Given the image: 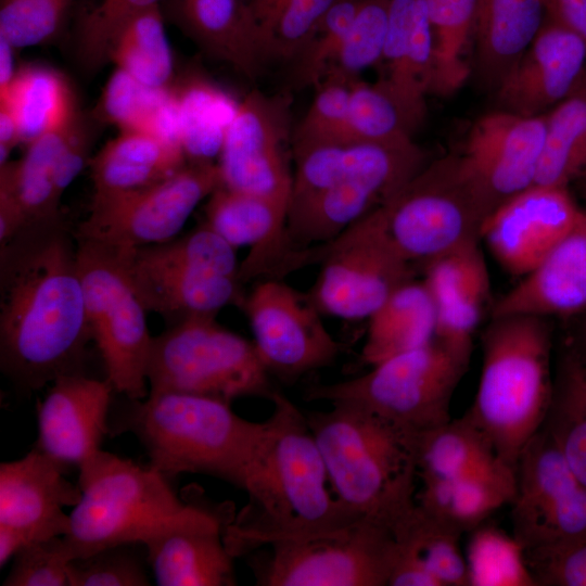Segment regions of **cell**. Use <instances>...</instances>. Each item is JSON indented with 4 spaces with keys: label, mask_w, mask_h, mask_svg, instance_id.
I'll return each instance as SVG.
<instances>
[{
    "label": "cell",
    "mask_w": 586,
    "mask_h": 586,
    "mask_svg": "<svg viewBox=\"0 0 586 586\" xmlns=\"http://www.w3.org/2000/svg\"><path fill=\"white\" fill-rule=\"evenodd\" d=\"M37 448L0 464V548L9 555L29 543L63 536L69 527L65 507L80 499L79 485Z\"/></svg>",
    "instance_id": "20"
},
{
    "label": "cell",
    "mask_w": 586,
    "mask_h": 586,
    "mask_svg": "<svg viewBox=\"0 0 586 586\" xmlns=\"http://www.w3.org/2000/svg\"><path fill=\"white\" fill-rule=\"evenodd\" d=\"M74 0H0V38L14 49L46 43L64 28Z\"/></svg>",
    "instance_id": "48"
},
{
    "label": "cell",
    "mask_w": 586,
    "mask_h": 586,
    "mask_svg": "<svg viewBox=\"0 0 586 586\" xmlns=\"http://www.w3.org/2000/svg\"><path fill=\"white\" fill-rule=\"evenodd\" d=\"M0 101L12 106L20 126L21 143L26 145L60 125L75 110L64 77L41 65L18 69L8 94Z\"/></svg>",
    "instance_id": "39"
},
{
    "label": "cell",
    "mask_w": 586,
    "mask_h": 586,
    "mask_svg": "<svg viewBox=\"0 0 586 586\" xmlns=\"http://www.w3.org/2000/svg\"><path fill=\"white\" fill-rule=\"evenodd\" d=\"M222 186L218 163L190 162L163 181L113 202L90 206L75 233L116 250L176 238L199 203Z\"/></svg>",
    "instance_id": "15"
},
{
    "label": "cell",
    "mask_w": 586,
    "mask_h": 586,
    "mask_svg": "<svg viewBox=\"0 0 586 586\" xmlns=\"http://www.w3.org/2000/svg\"><path fill=\"white\" fill-rule=\"evenodd\" d=\"M135 544L106 547L68 561L69 586H148L146 556Z\"/></svg>",
    "instance_id": "49"
},
{
    "label": "cell",
    "mask_w": 586,
    "mask_h": 586,
    "mask_svg": "<svg viewBox=\"0 0 586 586\" xmlns=\"http://www.w3.org/2000/svg\"><path fill=\"white\" fill-rule=\"evenodd\" d=\"M305 416L339 502L392 531L416 504V434L348 403Z\"/></svg>",
    "instance_id": "4"
},
{
    "label": "cell",
    "mask_w": 586,
    "mask_h": 586,
    "mask_svg": "<svg viewBox=\"0 0 586 586\" xmlns=\"http://www.w3.org/2000/svg\"><path fill=\"white\" fill-rule=\"evenodd\" d=\"M398 552L416 559L440 586H469L462 533L435 520L417 504L392 530Z\"/></svg>",
    "instance_id": "38"
},
{
    "label": "cell",
    "mask_w": 586,
    "mask_h": 586,
    "mask_svg": "<svg viewBox=\"0 0 586 586\" xmlns=\"http://www.w3.org/2000/svg\"><path fill=\"white\" fill-rule=\"evenodd\" d=\"M90 140L88 126L77 112L55 170V191L60 200L85 165L89 163Z\"/></svg>",
    "instance_id": "55"
},
{
    "label": "cell",
    "mask_w": 586,
    "mask_h": 586,
    "mask_svg": "<svg viewBox=\"0 0 586 586\" xmlns=\"http://www.w3.org/2000/svg\"><path fill=\"white\" fill-rule=\"evenodd\" d=\"M290 100L253 90L237 105L219 152L222 186L290 202Z\"/></svg>",
    "instance_id": "17"
},
{
    "label": "cell",
    "mask_w": 586,
    "mask_h": 586,
    "mask_svg": "<svg viewBox=\"0 0 586 586\" xmlns=\"http://www.w3.org/2000/svg\"><path fill=\"white\" fill-rule=\"evenodd\" d=\"M78 472L81 496L62 536L69 560L106 547L142 544L187 505L169 476L151 464L140 466L101 450Z\"/></svg>",
    "instance_id": "6"
},
{
    "label": "cell",
    "mask_w": 586,
    "mask_h": 586,
    "mask_svg": "<svg viewBox=\"0 0 586 586\" xmlns=\"http://www.w3.org/2000/svg\"><path fill=\"white\" fill-rule=\"evenodd\" d=\"M253 344L270 377L293 383L333 364L344 351L307 293L280 278H264L245 295Z\"/></svg>",
    "instance_id": "16"
},
{
    "label": "cell",
    "mask_w": 586,
    "mask_h": 586,
    "mask_svg": "<svg viewBox=\"0 0 586 586\" xmlns=\"http://www.w3.org/2000/svg\"><path fill=\"white\" fill-rule=\"evenodd\" d=\"M21 143L16 115L7 101H0V166L8 163L13 148Z\"/></svg>",
    "instance_id": "57"
},
{
    "label": "cell",
    "mask_w": 586,
    "mask_h": 586,
    "mask_svg": "<svg viewBox=\"0 0 586 586\" xmlns=\"http://www.w3.org/2000/svg\"><path fill=\"white\" fill-rule=\"evenodd\" d=\"M390 1H359L341 53L331 69L355 78L360 72L381 61L387 33Z\"/></svg>",
    "instance_id": "50"
},
{
    "label": "cell",
    "mask_w": 586,
    "mask_h": 586,
    "mask_svg": "<svg viewBox=\"0 0 586 586\" xmlns=\"http://www.w3.org/2000/svg\"><path fill=\"white\" fill-rule=\"evenodd\" d=\"M586 313V209L575 227L495 304L492 317L545 319Z\"/></svg>",
    "instance_id": "26"
},
{
    "label": "cell",
    "mask_w": 586,
    "mask_h": 586,
    "mask_svg": "<svg viewBox=\"0 0 586 586\" xmlns=\"http://www.w3.org/2000/svg\"><path fill=\"white\" fill-rule=\"evenodd\" d=\"M77 111L29 144L22 158L0 166V187L18 203L27 225L59 217L55 170Z\"/></svg>",
    "instance_id": "31"
},
{
    "label": "cell",
    "mask_w": 586,
    "mask_h": 586,
    "mask_svg": "<svg viewBox=\"0 0 586 586\" xmlns=\"http://www.w3.org/2000/svg\"><path fill=\"white\" fill-rule=\"evenodd\" d=\"M434 41L431 93L450 95L471 73L468 50L473 41L476 0H424Z\"/></svg>",
    "instance_id": "37"
},
{
    "label": "cell",
    "mask_w": 586,
    "mask_h": 586,
    "mask_svg": "<svg viewBox=\"0 0 586 586\" xmlns=\"http://www.w3.org/2000/svg\"><path fill=\"white\" fill-rule=\"evenodd\" d=\"M413 142L346 144L340 179L289 204L286 234L293 251L327 243L397 194L425 165Z\"/></svg>",
    "instance_id": "12"
},
{
    "label": "cell",
    "mask_w": 586,
    "mask_h": 586,
    "mask_svg": "<svg viewBox=\"0 0 586 586\" xmlns=\"http://www.w3.org/2000/svg\"><path fill=\"white\" fill-rule=\"evenodd\" d=\"M369 216L386 242L413 267L481 240L486 217L461 179L455 155L424 165Z\"/></svg>",
    "instance_id": "11"
},
{
    "label": "cell",
    "mask_w": 586,
    "mask_h": 586,
    "mask_svg": "<svg viewBox=\"0 0 586 586\" xmlns=\"http://www.w3.org/2000/svg\"><path fill=\"white\" fill-rule=\"evenodd\" d=\"M360 0H334L294 61L297 88L316 86L335 65Z\"/></svg>",
    "instance_id": "47"
},
{
    "label": "cell",
    "mask_w": 586,
    "mask_h": 586,
    "mask_svg": "<svg viewBox=\"0 0 586 586\" xmlns=\"http://www.w3.org/2000/svg\"><path fill=\"white\" fill-rule=\"evenodd\" d=\"M179 120L180 142L192 162L212 161L219 154L226 126L218 114L222 97L200 81L173 88Z\"/></svg>",
    "instance_id": "44"
},
{
    "label": "cell",
    "mask_w": 586,
    "mask_h": 586,
    "mask_svg": "<svg viewBox=\"0 0 586 586\" xmlns=\"http://www.w3.org/2000/svg\"><path fill=\"white\" fill-rule=\"evenodd\" d=\"M113 393L106 379L98 380L85 373L55 379L38 404L35 448L65 470L81 469L102 450V440L110 433Z\"/></svg>",
    "instance_id": "22"
},
{
    "label": "cell",
    "mask_w": 586,
    "mask_h": 586,
    "mask_svg": "<svg viewBox=\"0 0 586 586\" xmlns=\"http://www.w3.org/2000/svg\"><path fill=\"white\" fill-rule=\"evenodd\" d=\"M578 318L574 334L566 345L586 364V313Z\"/></svg>",
    "instance_id": "59"
},
{
    "label": "cell",
    "mask_w": 586,
    "mask_h": 586,
    "mask_svg": "<svg viewBox=\"0 0 586 586\" xmlns=\"http://www.w3.org/2000/svg\"><path fill=\"white\" fill-rule=\"evenodd\" d=\"M186 507L143 542L160 586H233V556L225 532L235 514L232 502L211 505L194 488Z\"/></svg>",
    "instance_id": "19"
},
{
    "label": "cell",
    "mask_w": 586,
    "mask_h": 586,
    "mask_svg": "<svg viewBox=\"0 0 586 586\" xmlns=\"http://www.w3.org/2000/svg\"><path fill=\"white\" fill-rule=\"evenodd\" d=\"M470 533L464 556L469 586H538L512 534L485 523Z\"/></svg>",
    "instance_id": "40"
},
{
    "label": "cell",
    "mask_w": 586,
    "mask_h": 586,
    "mask_svg": "<svg viewBox=\"0 0 586 586\" xmlns=\"http://www.w3.org/2000/svg\"><path fill=\"white\" fill-rule=\"evenodd\" d=\"M436 307L422 280L402 284L368 318L360 361L374 366L434 341Z\"/></svg>",
    "instance_id": "30"
},
{
    "label": "cell",
    "mask_w": 586,
    "mask_h": 586,
    "mask_svg": "<svg viewBox=\"0 0 586 586\" xmlns=\"http://www.w3.org/2000/svg\"><path fill=\"white\" fill-rule=\"evenodd\" d=\"M545 130V114L524 116L501 109L472 125L455 158L461 179L486 216L534 186Z\"/></svg>",
    "instance_id": "18"
},
{
    "label": "cell",
    "mask_w": 586,
    "mask_h": 586,
    "mask_svg": "<svg viewBox=\"0 0 586 586\" xmlns=\"http://www.w3.org/2000/svg\"><path fill=\"white\" fill-rule=\"evenodd\" d=\"M348 123L352 142L390 145L413 143V132L380 81L369 84L359 77L352 79Z\"/></svg>",
    "instance_id": "42"
},
{
    "label": "cell",
    "mask_w": 586,
    "mask_h": 586,
    "mask_svg": "<svg viewBox=\"0 0 586 586\" xmlns=\"http://www.w3.org/2000/svg\"><path fill=\"white\" fill-rule=\"evenodd\" d=\"M270 402L273 409L245 481L249 501L225 532L234 558L359 520L336 499L305 412L279 391Z\"/></svg>",
    "instance_id": "2"
},
{
    "label": "cell",
    "mask_w": 586,
    "mask_h": 586,
    "mask_svg": "<svg viewBox=\"0 0 586 586\" xmlns=\"http://www.w3.org/2000/svg\"><path fill=\"white\" fill-rule=\"evenodd\" d=\"M542 429L586 487V364L568 345L558 361Z\"/></svg>",
    "instance_id": "34"
},
{
    "label": "cell",
    "mask_w": 586,
    "mask_h": 586,
    "mask_svg": "<svg viewBox=\"0 0 586 586\" xmlns=\"http://www.w3.org/2000/svg\"><path fill=\"white\" fill-rule=\"evenodd\" d=\"M545 18L544 0H476L474 61L486 85L496 89L532 43Z\"/></svg>",
    "instance_id": "28"
},
{
    "label": "cell",
    "mask_w": 586,
    "mask_h": 586,
    "mask_svg": "<svg viewBox=\"0 0 586 586\" xmlns=\"http://www.w3.org/2000/svg\"><path fill=\"white\" fill-rule=\"evenodd\" d=\"M489 285L469 289L436 307L434 340L470 360L473 336L481 322Z\"/></svg>",
    "instance_id": "52"
},
{
    "label": "cell",
    "mask_w": 586,
    "mask_h": 586,
    "mask_svg": "<svg viewBox=\"0 0 586 586\" xmlns=\"http://www.w3.org/2000/svg\"><path fill=\"white\" fill-rule=\"evenodd\" d=\"M395 553L388 527L359 519L273 540L246 557L262 586H387Z\"/></svg>",
    "instance_id": "9"
},
{
    "label": "cell",
    "mask_w": 586,
    "mask_h": 586,
    "mask_svg": "<svg viewBox=\"0 0 586 586\" xmlns=\"http://www.w3.org/2000/svg\"><path fill=\"white\" fill-rule=\"evenodd\" d=\"M0 278L3 373L30 392L84 373L91 334L77 245L59 217L27 226L1 246Z\"/></svg>",
    "instance_id": "1"
},
{
    "label": "cell",
    "mask_w": 586,
    "mask_h": 586,
    "mask_svg": "<svg viewBox=\"0 0 586 586\" xmlns=\"http://www.w3.org/2000/svg\"><path fill=\"white\" fill-rule=\"evenodd\" d=\"M126 399L110 413V434H133L152 467L171 477L200 473L244 489L265 422L249 421L229 404L195 395Z\"/></svg>",
    "instance_id": "3"
},
{
    "label": "cell",
    "mask_w": 586,
    "mask_h": 586,
    "mask_svg": "<svg viewBox=\"0 0 586 586\" xmlns=\"http://www.w3.org/2000/svg\"><path fill=\"white\" fill-rule=\"evenodd\" d=\"M586 42L546 16L538 34L496 87L501 110L524 116L548 113L584 78Z\"/></svg>",
    "instance_id": "23"
},
{
    "label": "cell",
    "mask_w": 586,
    "mask_h": 586,
    "mask_svg": "<svg viewBox=\"0 0 586 586\" xmlns=\"http://www.w3.org/2000/svg\"><path fill=\"white\" fill-rule=\"evenodd\" d=\"M546 16L586 42V0H544Z\"/></svg>",
    "instance_id": "56"
},
{
    "label": "cell",
    "mask_w": 586,
    "mask_h": 586,
    "mask_svg": "<svg viewBox=\"0 0 586 586\" xmlns=\"http://www.w3.org/2000/svg\"><path fill=\"white\" fill-rule=\"evenodd\" d=\"M319 264L309 298L322 315L368 319L405 282L413 266L378 231L369 215L335 239L300 250L295 268Z\"/></svg>",
    "instance_id": "13"
},
{
    "label": "cell",
    "mask_w": 586,
    "mask_h": 586,
    "mask_svg": "<svg viewBox=\"0 0 586 586\" xmlns=\"http://www.w3.org/2000/svg\"><path fill=\"white\" fill-rule=\"evenodd\" d=\"M334 0H289L256 35L263 63L295 61Z\"/></svg>",
    "instance_id": "46"
},
{
    "label": "cell",
    "mask_w": 586,
    "mask_h": 586,
    "mask_svg": "<svg viewBox=\"0 0 586 586\" xmlns=\"http://www.w3.org/2000/svg\"><path fill=\"white\" fill-rule=\"evenodd\" d=\"M109 62L146 87H171L174 59L161 5L138 13L123 27L112 44Z\"/></svg>",
    "instance_id": "36"
},
{
    "label": "cell",
    "mask_w": 586,
    "mask_h": 586,
    "mask_svg": "<svg viewBox=\"0 0 586 586\" xmlns=\"http://www.w3.org/2000/svg\"><path fill=\"white\" fill-rule=\"evenodd\" d=\"M62 536L29 543L14 557L4 586H69Z\"/></svg>",
    "instance_id": "53"
},
{
    "label": "cell",
    "mask_w": 586,
    "mask_h": 586,
    "mask_svg": "<svg viewBox=\"0 0 586 586\" xmlns=\"http://www.w3.org/2000/svg\"><path fill=\"white\" fill-rule=\"evenodd\" d=\"M129 251L136 258L152 265L239 278L234 247L205 222L180 238Z\"/></svg>",
    "instance_id": "43"
},
{
    "label": "cell",
    "mask_w": 586,
    "mask_h": 586,
    "mask_svg": "<svg viewBox=\"0 0 586 586\" xmlns=\"http://www.w3.org/2000/svg\"><path fill=\"white\" fill-rule=\"evenodd\" d=\"M526 560L538 586H586V540Z\"/></svg>",
    "instance_id": "54"
},
{
    "label": "cell",
    "mask_w": 586,
    "mask_h": 586,
    "mask_svg": "<svg viewBox=\"0 0 586 586\" xmlns=\"http://www.w3.org/2000/svg\"><path fill=\"white\" fill-rule=\"evenodd\" d=\"M512 535L533 557L586 540V487L540 429L515 466Z\"/></svg>",
    "instance_id": "14"
},
{
    "label": "cell",
    "mask_w": 586,
    "mask_h": 586,
    "mask_svg": "<svg viewBox=\"0 0 586 586\" xmlns=\"http://www.w3.org/2000/svg\"><path fill=\"white\" fill-rule=\"evenodd\" d=\"M93 115L122 131L152 132L181 144L171 87H146L119 68L109 78Z\"/></svg>",
    "instance_id": "33"
},
{
    "label": "cell",
    "mask_w": 586,
    "mask_h": 586,
    "mask_svg": "<svg viewBox=\"0 0 586 586\" xmlns=\"http://www.w3.org/2000/svg\"><path fill=\"white\" fill-rule=\"evenodd\" d=\"M14 49L0 38V98L8 94L18 69H15Z\"/></svg>",
    "instance_id": "58"
},
{
    "label": "cell",
    "mask_w": 586,
    "mask_h": 586,
    "mask_svg": "<svg viewBox=\"0 0 586 586\" xmlns=\"http://www.w3.org/2000/svg\"><path fill=\"white\" fill-rule=\"evenodd\" d=\"M379 79L415 132L426 115L434 69V41L424 0H391Z\"/></svg>",
    "instance_id": "25"
},
{
    "label": "cell",
    "mask_w": 586,
    "mask_h": 586,
    "mask_svg": "<svg viewBox=\"0 0 586 586\" xmlns=\"http://www.w3.org/2000/svg\"><path fill=\"white\" fill-rule=\"evenodd\" d=\"M552 345L550 322L534 316L492 317L482 336L480 381L464 416L514 470L551 404Z\"/></svg>",
    "instance_id": "5"
},
{
    "label": "cell",
    "mask_w": 586,
    "mask_h": 586,
    "mask_svg": "<svg viewBox=\"0 0 586 586\" xmlns=\"http://www.w3.org/2000/svg\"><path fill=\"white\" fill-rule=\"evenodd\" d=\"M415 453L417 476L421 481L513 469L499 459L487 438L464 415L416 434Z\"/></svg>",
    "instance_id": "32"
},
{
    "label": "cell",
    "mask_w": 586,
    "mask_h": 586,
    "mask_svg": "<svg viewBox=\"0 0 586 586\" xmlns=\"http://www.w3.org/2000/svg\"><path fill=\"white\" fill-rule=\"evenodd\" d=\"M75 239L87 321L106 380L126 398L144 399L149 395L146 367L153 339L146 324L148 310L115 249Z\"/></svg>",
    "instance_id": "10"
},
{
    "label": "cell",
    "mask_w": 586,
    "mask_h": 586,
    "mask_svg": "<svg viewBox=\"0 0 586 586\" xmlns=\"http://www.w3.org/2000/svg\"><path fill=\"white\" fill-rule=\"evenodd\" d=\"M583 213L566 187L534 184L489 213L480 238L505 270L521 278L575 227Z\"/></svg>",
    "instance_id": "21"
},
{
    "label": "cell",
    "mask_w": 586,
    "mask_h": 586,
    "mask_svg": "<svg viewBox=\"0 0 586 586\" xmlns=\"http://www.w3.org/2000/svg\"><path fill=\"white\" fill-rule=\"evenodd\" d=\"M164 0H78L73 18L78 58L88 71L109 62L112 44L138 13Z\"/></svg>",
    "instance_id": "41"
},
{
    "label": "cell",
    "mask_w": 586,
    "mask_h": 586,
    "mask_svg": "<svg viewBox=\"0 0 586 586\" xmlns=\"http://www.w3.org/2000/svg\"><path fill=\"white\" fill-rule=\"evenodd\" d=\"M204 208L205 220L231 246H250L239 265L242 283L255 278H281L294 253L288 234L289 201L217 188Z\"/></svg>",
    "instance_id": "24"
},
{
    "label": "cell",
    "mask_w": 586,
    "mask_h": 586,
    "mask_svg": "<svg viewBox=\"0 0 586 586\" xmlns=\"http://www.w3.org/2000/svg\"><path fill=\"white\" fill-rule=\"evenodd\" d=\"M253 342L219 326L212 316L170 324L152 339L149 394L177 393L231 403L241 397L271 399L277 391Z\"/></svg>",
    "instance_id": "7"
},
{
    "label": "cell",
    "mask_w": 586,
    "mask_h": 586,
    "mask_svg": "<svg viewBox=\"0 0 586 586\" xmlns=\"http://www.w3.org/2000/svg\"><path fill=\"white\" fill-rule=\"evenodd\" d=\"M116 251L145 309L170 324L196 316L215 317L229 305L242 306L245 294L238 277L152 265L136 258L129 250Z\"/></svg>",
    "instance_id": "27"
},
{
    "label": "cell",
    "mask_w": 586,
    "mask_h": 586,
    "mask_svg": "<svg viewBox=\"0 0 586 586\" xmlns=\"http://www.w3.org/2000/svg\"><path fill=\"white\" fill-rule=\"evenodd\" d=\"M469 362L434 340L353 379L314 384L305 399L353 404L418 434L451 419V399Z\"/></svg>",
    "instance_id": "8"
},
{
    "label": "cell",
    "mask_w": 586,
    "mask_h": 586,
    "mask_svg": "<svg viewBox=\"0 0 586 586\" xmlns=\"http://www.w3.org/2000/svg\"><path fill=\"white\" fill-rule=\"evenodd\" d=\"M352 79L330 69L315 86L309 109L292 135V148L316 143H352L348 123Z\"/></svg>",
    "instance_id": "45"
},
{
    "label": "cell",
    "mask_w": 586,
    "mask_h": 586,
    "mask_svg": "<svg viewBox=\"0 0 586 586\" xmlns=\"http://www.w3.org/2000/svg\"><path fill=\"white\" fill-rule=\"evenodd\" d=\"M515 494V470L501 469L444 480L421 481L417 506L435 520L466 533L497 509L510 505Z\"/></svg>",
    "instance_id": "29"
},
{
    "label": "cell",
    "mask_w": 586,
    "mask_h": 586,
    "mask_svg": "<svg viewBox=\"0 0 586 586\" xmlns=\"http://www.w3.org/2000/svg\"><path fill=\"white\" fill-rule=\"evenodd\" d=\"M479 241L464 243L423 266L422 281L435 306L469 289L489 284Z\"/></svg>",
    "instance_id": "51"
},
{
    "label": "cell",
    "mask_w": 586,
    "mask_h": 586,
    "mask_svg": "<svg viewBox=\"0 0 586 586\" xmlns=\"http://www.w3.org/2000/svg\"><path fill=\"white\" fill-rule=\"evenodd\" d=\"M546 116L534 184L569 187L586 176V75Z\"/></svg>",
    "instance_id": "35"
}]
</instances>
